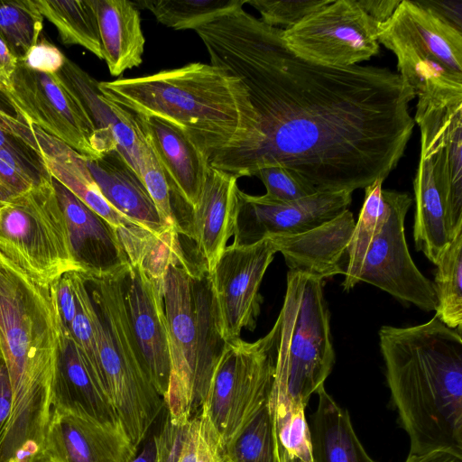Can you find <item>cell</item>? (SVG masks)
<instances>
[{
  "mask_svg": "<svg viewBox=\"0 0 462 462\" xmlns=\"http://www.w3.org/2000/svg\"><path fill=\"white\" fill-rule=\"evenodd\" d=\"M280 337L277 318L269 333L255 342L239 337L225 343L200 410L224 448L268 401Z\"/></svg>",
  "mask_w": 462,
  "mask_h": 462,
  "instance_id": "cell-9",
  "label": "cell"
},
{
  "mask_svg": "<svg viewBox=\"0 0 462 462\" xmlns=\"http://www.w3.org/2000/svg\"><path fill=\"white\" fill-rule=\"evenodd\" d=\"M317 393L319 403L309 426L313 462H375L356 436L348 411L324 385Z\"/></svg>",
  "mask_w": 462,
  "mask_h": 462,
  "instance_id": "cell-28",
  "label": "cell"
},
{
  "mask_svg": "<svg viewBox=\"0 0 462 462\" xmlns=\"http://www.w3.org/2000/svg\"><path fill=\"white\" fill-rule=\"evenodd\" d=\"M195 32L210 64L243 81L256 119L251 139L211 167L238 179L281 166L318 192L351 193L397 167L415 125V94L398 72L306 61L287 48L282 29L243 7Z\"/></svg>",
  "mask_w": 462,
  "mask_h": 462,
  "instance_id": "cell-1",
  "label": "cell"
},
{
  "mask_svg": "<svg viewBox=\"0 0 462 462\" xmlns=\"http://www.w3.org/2000/svg\"><path fill=\"white\" fill-rule=\"evenodd\" d=\"M254 176L263 183L264 195L273 200L291 202L318 192L299 175L281 166L262 168Z\"/></svg>",
  "mask_w": 462,
  "mask_h": 462,
  "instance_id": "cell-43",
  "label": "cell"
},
{
  "mask_svg": "<svg viewBox=\"0 0 462 462\" xmlns=\"http://www.w3.org/2000/svg\"><path fill=\"white\" fill-rule=\"evenodd\" d=\"M0 256L44 284L78 272L51 176L0 204Z\"/></svg>",
  "mask_w": 462,
  "mask_h": 462,
  "instance_id": "cell-8",
  "label": "cell"
},
{
  "mask_svg": "<svg viewBox=\"0 0 462 462\" xmlns=\"http://www.w3.org/2000/svg\"><path fill=\"white\" fill-rule=\"evenodd\" d=\"M79 99L96 130V148L99 158L117 150L137 173L144 135L131 112L107 99L98 81L66 57L58 72Z\"/></svg>",
  "mask_w": 462,
  "mask_h": 462,
  "instance_id": "cell-21",
  "label": "cell"
},
{
  "mask_svg": "<svg viewBox=\"0 0 462 462\" xmlns=\"http://www.w3.org/2000/svg\"><path fill=\"white\" fill-rule=\"evenodd\" d=\"M377 39L397 58L398 74L418 100L462 96V32L416 1L402 0Z\"/></svg>",
  "mask_w": 462,
  "mask_h": 462,
  "instance_id": "cell-7",
  "label": "cell"
},
{
  "mask_svg": "<svg viewBox=\"0 0 462 462\" xmlns=\"http://www.w3.org/2000/svg\"><path fill=\"white\" fill-rule=\"evenodd\" d=\"M281 462H304L298 457L288 454L285 450L279 448Z\"/></svg>",
  "mask_w": 462,
  "mask_h": 462,
  "instance_id": "cell-52",
  "label": "cell"
},
{
  "mask_svg": "<svg viewBox=\"0 0 462 462\" xmlns=\"http://www.w3.org/2000/svg\"><path fill=\"white\" fill-rule=\"evenodd\" d=\"M194 269L188 257L170 264L162 289L171 357L163 401L167 413L180 420H190L202 407L196 388L197 321L191 286Z\"/></svg>",
  "mask_w": 462,
  "mask_h": 462,
  "instance_id": "cell-13",
  "label": "cell"
},
{
  "mask_svg": "<svg viewBox=\"0 0 462 462\" xmlns=\"http://www.w3.org/2000/svg\"><path fill=\"white\" fill-rule=\"evenodd\" d=\"M131 462H154V444L152 437L143 444L139 452L137 451Z\"/></svg>",
  "mask_w": 462,
  "mask_h": 462,
  "instance_id": "cell-51",
  "label": "cell"
},
{
  "mask_svg": "<svg viewBox=\"0 0 462 462\" xmlns=\"http://www.w3.org/2000/svg\"><path fill=\"white\" fill-rule=\"evenodd\" d=\"M137 451L120 421L51 409L43 462H131Z\"/></svg>",
  "mask_w": 462,
  "mask_h": 462,
  "instance_id": "cell-17",
  "label": "cell"
},
{
  "mask_svg": "<svg viewBox=\"0 0 462 462\" xmlns=\"http://www.w3.org/2000/svg\"><path fill=\"white\" fill-rule=\"evenodd\" d=\"M356 225L348 209L307 232L272 237L291 272L321 280L345 273L343 259Z\"/></svg>",
  "mask_w": 462,
  "mask_h": 462,
  "instance_id": "cell-23",
  "label": "cell"
},
{
  "mask_svg": "<svg viewBox=\"0 0 462 462\" xmlns=\"http://www.w3.org/2000/svg\"><path fill=\"white\" fill-rule=\"evenodd\" d=\"M332 0L274 1L246 0L261 14L260 20L272 27L289 28Z\"/></svg>",
  "mask_w": 462,
  "mask_h": 462,
  "instance_id": "cell-42",
  "label": "cell"
},
{
  "mask_svg": "<svg viewBox=\"0 0 462 462\" xmlns=\"http://www.w3.org/2000/svg\"><path fill=\"white\" fill-rule=\"evenodd\" d=\"M110 101L142 118L180 129L210 161L254 134L255 113L246 88L222 67L191 62L138 78L98 81Z\"/></svg>",
  "mask_w": 462,
  "mask_h": 462,
  "instance_id": "cell-3",
  "label": "cell"
},
{
  "mask_svg": "<svg viewBox=\"0 0 462 462\" xmlns=\"http://www.w3.org/2000/svg\"><path fill=\"white\" fill-rule=\"evenodd\" d=\"M352 193L316 192L291 201L273 200L238 190L235 245H251L265 237L298 235L337 217L348 209Z\"/></svg>",
  "mask_w": 462,
  "mask_h": 462,
  "instance_id": "cell-16",
  "label": "cell"
},
{
  "mask_svg": "<svg viewBox=\"0 0 462 462\" xmlns=\"http://www.w3.org/2000/svg\"><path fill=\"white\" fill-rule=\"evenodd\" d=\"M124 273L94 278L69 272L74 293L93 328L102 388L138 448L165 404L147 374L129 323L122 287Z\"/></svg>",
  "mask_w": 462,
  "mask_h": 462,
  "instance_id": "cell-4",
  "label": "cell"
},
{
  "mask_svg": "<svg viewBox=\"0 0 462 462\" xmlns=\"http://www.w3.org/2000/svg\"><path fill=\"white\" fill-rule=\"evenodd\" d=\"M224 457V447L211 423L200 411L189 420L178 462H222Z\"/></svg>",
  "mask_w": 462,
  "mask_h": 462,
  "instance_id": "cell-41",
  "label": "cell"
},
{
  "mask_svg": "<svg viewBox=\"0 0 462 462\" xmlns=\"http://www.w3.org/2000/svg\"><path fill=\"white\" fill-rule=\"evenodd\" d=\"M32 124L88 159H97L96 130L83 105L58 73L32 70L18 60L5 92Z\"/></svg>",
  "mask_w": 462,
  "mask_h": 462,
  "instance_id": "cell-14",
  "label": "cell"
},
{
  "mask_svg": "<svg viewBox=\"0 0 462 462\" xmlns=\"http://www.w3.org/2000/svg\"><path fill=\"white\" fill-rule=\"evenodd\" d=\"M190 420H180L168 413L157 435H154V462H178Z\"/></svg>",
  "mask_w": 462,
  "mask_h": 462,
  "instance_id": "cell-44",
  "label": "cell"
},
{
  "mask_svg": "<svg viewBox=\"0 0 462 462\" xmlns=\"http://www.w3.org/2000/svg\"><path fill=\"white\" fill-rule=\"evenodd\" d=\"M51 180L65 217L78 272L94 278L124 273L130 263L116 229L58 180L51 177Z\"/></svg>",
  "mask_w": 462,
  "mask_h": 462,
  "instance_id": "cell-20",
  "label": "cell"
},
{
  "mask_svg": "<svg viewBox=\"0 0 462 462\" xmlns=\"http://www.w3.org/2000/svg\"><path fill=\"white\" fill-rule=\"evenodd\" d=\"M101 40L102 57L110 74L122 75L143 62L145 38L133 1L91 0Z\"/></svg>",
  "mask_w": 462,
  "mask_h": 462,
  "instance_id": "cell-26",
  "label": "cell"
},
{
  "mask_svg": "<svg viewBox=\"0 0 462 462\" xmlns=\"http://www.w3.org/2000/svg\"><path fill=\"white\" fill-rule=\"evenodd\" d=\"M222 462H229V460L226 457H224V459Z\"/></svg>",
  "mask_w": 462,
  "mask_h": 462,
  "instance_id": "cell-53",
  "label": "cell"
},
{
  "mask_svg": "<svg viewBox=\"0 0 462 462\" xmlns=\"http://www.w3.org/2000/svg\"><path fill=\"white\" fill-rule=\"evenodd\" d=\"M276 253L272 237L251 245L232 243L209 273L218 326L226 342L239 338L244 328H255L263 300L260 286Z\"/></svg>",
  "mask_w": 462,
  "mask_h": 462,
  "instance_id": "cell-15",
  "label": "cell"
},
{
  "mask_svg": "<svg viewBox=\"0 0 462 462\" xmlns=\"http://www.w3.org/2000/svg\"><path fill=\"white\" fill-rule=\"evenodd\" d=\"M433 15L462 32V1H416Z\"/></svg>",
  "mask_w": 462,
  "mask_h": 462,
  "instance_id": "cell-46",
  "label": "cell"
},
{
  "mask_svg": "<svg viewBox=\"0 0 462 462\" xmlns=\"http://www.w3.org/2000/svg\"><path fill=\"white\" fill-rule=\"evenodd\" d=\"M383 180L378 179L365 188V199L347 248V263L342 287L345 291L360 282L363 263L374 237L380 213Z\"/></svg>",
  "mask_w": 462,
  "mask_h": 462,
  "instance_id": "cell-36",
  "label": "cell"
},
{
  "mask_svg": "<svg viewBox=\"0 0 462 462\" xmlns=\"http://www.w3.org/2000/svg\"><path fill=\"white\" fill-rule=\"evenodd\" d=\"M35 5L57 29L64 44L79 45L103 60L99 27L91 0H34Z\"/></svg>",
  "mask_w": 462,
  "mask_h": 462,
  "instance_id": "cell-31",
  "label": "cell"
},
{
  "mask_svg": "<svg viewBox=\"0 0 462 462\" xmlns=\"http://www.w3.org/2000/svg\"><path fill=\"white\" fill-rule=\"evenodd\" d=\"M129 323L147 374L163 398L171 374L170 341L162 291L138 266L130 263L122 277Z\"/></svg>",
  "mask_w": 462,
  "mask_h": 462,
  "instance_id": "cell-18",
  "label": "cell"
},
{
  "mask_svg": "<svg viewBox=\"0 0 462 462\" xmlns=\"http://www.w3.org/2000/svg\"><path fill=\"white\" fill-rule=\"evenodd\" d=\"M448 102L418 101L413 118L420 130V155L413 188V236L417 250L434 264L452 240L448 227L461 220L444 148Z\"/></svg>",
  "mask_w": 462,
  "mask_h": 462,
  "instance_id": "cell-10",
  "label": "cell"
},
{
  "mask_svg": "<svg viewBox=\"0 0 462 462\" xmlns=\"http://www.w3.org/2000/svg\"><path fill=\"white\" fill-rule=\"evenodd\" d=\"M0 204H1V202H0Z\"/></svg>",
  "mask_w": 462,
  "mask_h": 462,
  "instance_id": "cell-54",
  "label": "cell"
},
{
  "mask_svg": "<svg viewBox=\"0 0 462 462\" xmlns=\"http://www.w3.org/2000/svg\"><path fill=\"white\" fill-rule=\"evenodd\" d=\"M380 348L409 455L436 449L462 454L461 332L436 316L420 325L383 326Z\"/></svg>",
  "mask_w": 462,
  "mask_h": 462,
  "instance_id": "cell-2",
  "label": "cell"
},
{
  "mask_svg": "<svg viewBox=\"0 0 462 462\" xmlns=\"http://www.w3.org/2000/svg\"><path fill=\"white\" fill-rule=\"evenodd\" d=\"M36 139L32 125L0 90V149H6L47 170L42 157L33 149Z\"/></svg>",
  "mask_w": 462,
  "mask_h": 462,
  "instance_id": "cell-37",
  "label": "cell"
},
{
  "mask_svg": "<svg viewBox=\"0 0 462 462\" xmlns=\"http://www.w3.org/2000/svg\"><path fill=\"white\" fill-rule=\"evenodd\" d=\"M134 116L168 178L171 197L195 208L210 167L208 159L173 125L155 117Z\"/></svg>",
  "mask_w": 462,
  "mask_h": 462,
  "instance_id": "cell-22",
  "label": "cell"
},
{
  "mask_svg": "<svg viewBox=\"0 0 462 462\" xmlns=\"http://www.w3.org/2000/svg\"><path fill=\"white\" fill-rule=\"evenodd\" d=\"M401 0H357L362 9L378 24L387 21Z\"/></svg>",
  "mask_w": 462,
  "mask_h": 462,
  "instance_id": "cell-48",
  "label": "cell"
},
{
  "mask_svg": "<svg viewBox=\"0 0 462 462\" xmlns=\"http://www.w3.org/2000/svg\"><path fill=\"white\" fill-rule=\"evenodd\" d=\"M66 56L45 39L39 40L20 60L32 70L54 74L58 73L65 62Z\"/></svg>",
  "mask_w": 462,
  "mask_h": 462,
  "instance_id": "cell-45",
  "label": "cell"
},
{
  "mask_svg": "<svg viewBox=\"0 0 462 462\" xmlns=\"http://www.w3.org/2000/svg\"><path fill=\"white\" fill-rule=\"evenodd\" d=\"M323 280L289 271L278 316L281 337L268 405L273 417L307 406L332 371L335 353Z\"/></svg>",
  "mask_w": 462,
  "mask_h": 462,
  "instance_id": "cell-6",
  "label": "cell"
},
{
  "mask_svg": "<svg viewBox=\"0 0 462 462\" xmlns=\"http://www.w3.org/2000/svg\"><path fill=\"white\" fill-rule=\"evenodd\" d=\"M377 26L357 0H332L282 29V38L292 53L306 61L346 68L379 52Z\"/></svg>",
  "mask_w": 462,
  "mask_h": 462,
  "instance_id": "cell-11",
  "label": "cell"
},
{
  "mask_svg": "<svg viewBox=\"0 0 462 462\" xmlns=\"http://www.w3.org/2000/svg\"><path fill=\"white\" fill-rule=\"evenodd\" d=\"M411 203L409 193L382 189L377 225L359 281L431 311L436 308L433 283L415 265L405 239L404 219Z\"/></svg>",
  "mask_w": 462,
  "mask_h": 462,
  "instance_id": "cell-12",
  "label": "cell"
},
{
  "mask_svg": "<svg viewBox=\"0 0 462 462\" xmlns=\"http://www.w3.org/2000/svg\"><path fill=\"white\" fill-rule=\"evenodd\" d=\"M12 410V389L5 360L0 352V445L5 433Z\"/></svg>",
  "mask_w": 462,
  "mask_h": 462,
  "instance_id": "cell-47",
  "label": "cell"
},
{
  "mask_svg": "<svg viewBox=\"0 0 462 462\" xmlns=\"http://www.w3.org/2000/svg\"><path fill=\"white\" fill-rule=\"evenodd\" d=\"M18 60L0 40V90L7 92L16 69Z\"/></svg>",
  "mask_w": 462,
  "mask_h": 462,
  "instance_id": "cell-49",
  "label": "cell"
},
{
  "mask_svg": "<svg viewBox=\"0 0 462 462\" xmlns=\"http://www.w3.org/2000/svg\"><path fill=\"white\" fill-rule=\"evenodd\" d=\"M50 176L48 170L20 154L0 149V202L29 190Z\"/></svg>",
  "mask_w": 462,
  "mask_h": 462,
  "instance_id": "cell-39",
  "label": "cell"
},
{
  "mask_svg": "<svg viewBox=\"0 0 462 462\" xmlns=\"http://www.w3.org/2000/svg\"><path fill=\"white\" fill-rule=\"evenodd\" d=\"M405 462H462V454L436 449L420 455H409Z\"/></svg>",
  "mask_w": 462,
  "mask_h": 462,
  "instance_id": "cell-50",
  "label": "cell"
},
{
  "mask_svg": "<svg viewBox=\"0 0 462 462\" xmlns=\"http://www.w3.org/2000/svg\"><path fill=\"white\" fill-rule=\"evenodd\" d=\"M52 408L82 413L101 422L120 421L65 328L53 385Z\"/></svg>",
  "mask_w": 462,
  "mask_h": 462,
  "instance_id": "cell-25",
  "label": "cell"
},
{
  "mask_svg": "<svg viewBox=\"0 0 462 462\" xmlns=\"http://www.w3.org/2000/svg\"><path fill=\"white\" fill-rule=\"evenodd\" d=\"M116 233L129 263L143 270L161 291L170 264L187 257L176 227L154 233L129 222L117 227Z\"/></svg>",
  "mask_w": 462,
  "mask_h": 462,
  "instance_id": "cell-30",
  "label": "cell"
},
{
  "mask_svg": "<svg viewBox=\"0 0 462 462\" xmlns=\"http://www.w3.org/2000/svg\"><path fill=\"white\" fill-rule=\"evenodd\" d=\"M237 178L209 167L196 207H188L185 223L180 236L194 242L195 267L199 272L212 273L227 241L234 236L238 207Z\"/></svg>",
  "mask_w": 462,
  "mask_h": 462,
  "instance_id": "cell-19",
  "label": "cell"
},
{
  "mask_svg": "<svg viewBox=\"0 0 462 462\" xmlns=\"http://www.w3.org/2000/svg\"><path fill=\"white\" fill-rule=\"evenodd\" d=\"M225 457L229 462H281L268 401L226 446Z\"/></svg>",
  "mask_w": 462,
  "mask_h": 462,
  "instance_id": "cell-34",
  "label": "cell"
},
{
  "mask_svg": "<svg viewBox=\"0 0 462 462\" xmlns=\"http://www.w3.org/2000/svg\"><path fill=\"white\" fill-rule=\"evenodd\" d=\"M433 288L435 316L447 327L461 332L462 325V230L452 238L439 257Z\"/></svg>",
  "mask_w": 462,
  "mask_h": 462,
  "instance_id": "cell-32",
  "label": "cell"
},
{
  "mask_svg": "<svg viewBox=\"0 0 462 462\" xmlns=\"http://www.w3.org/2000/svg\"><path fill=\"white\" fill-rule=\"evenodd\" d=\"M191 286L197 321L196 388L203 405L226 341L218 326L217 305L209 274L194 269Z\"/></svg>",
  "mask_w": 462,
  "mask_h": 462,
  "instance_id": "cell-29",
  "label": "cell"
},
{
  "mask_svg": "<svg viewBox=\"0 0 462 462\" xmlns=\"http://www.w3.org/2000/svg\"><path fill=\"white\" fill-rule=\"evenodd\" d=\"M41 155L49 173L116 229L129 221L103 196L82 156L32 124Z\"/></svg>",
  "mask_w": 462,
  "mask_h": 462,
  "instance_id": "cell-27",
  "label": "cell"
},
{
  "mask_svg": "<svg viewBox=\"0 0 462 462\" xmlns=\"http://www.w3.org/2000/svg\"><path fill=\"white\" fill-rule=\"evenodd\" d=\"M42 22L34 0H0V40L17 60L38 42Z\"/></svg>",
  "mask_w": 462,
  "mask_h": 462,
  "instance_id": "cell-35",
  "label": "cell"
},
{
  "mask_svg": "<svg viewBox=\"0 0 462 462\" xmlns=\"http://www.w3.org/2000/svg\"><path fill=\"white\" fill-rule=\"evenodd\" d=\"M137 8L150 11L162 24L173 30L197 29L246 4V0H138Z\"/></svg>",
  "mask_w": 462,
  "mask_h": 462,
  "instance_id": "cell-33",
  "label": "cell"
},
{
  "mask_svg": "<svg viewBox=\"0 0 462 462\" xmlns=\"http://www.w3.org/2000/svg\"><path fill=\"white\" fill-rule=\"evenodd\" d=\"M86 163L103 196L129 221L154 233L174 227L163 224L143 181L117 150L86 158Z\"/></svg>",
  "mask_w": 462,
  "mask_h": 462,
  "instance_id": "cell-24",
  "label": "cell"
},
{
  "mask_svg": "<svg viewBox=\"0 0 462 462\" xmlns=\"http://www.w3.org/2000/svg\"><path fill=\"white\" fill-rule=\"evenodd\" d=\"M303 404H292L273 418L279 448L304 462H313L312 445Z\"/></svg>",
  "mask_w": 462,
  "mask_h": 462,
  "instance_id": "cell-40",
  "label": "cell"
},
{
  "mask_svg": "<svg viewBox=\"0 0 462 462\" xmlns=\"http://www.w3.org/2000/svg\"><path fill=\"white\" fill-rule=\"evenodd\" d=\"M138 176L152 199L163 224L176 227L179 232L168 178L145 137L141 148Z\"/></svg>",
  "mask_w": 462,
  "mask_h": 462,
  "instance_id": "cell-38",
  "label": "cell"
},
{
  "mask_svg": "<svg viewBox=\"0 0 462 462\" xmlns=\"http://www.w3.org/2000/svg\"><path fill=\"white\" fill-rule=\"evenodd\" d=\"M54 284L39 282L0 256V352L15 404L53 392L64 333Z\"/></svg>",
  "mask_w": 462,
  "mask_h": 462,
  "instance_id": "cell-5",
  "label": "cell"
}]
</instances>
